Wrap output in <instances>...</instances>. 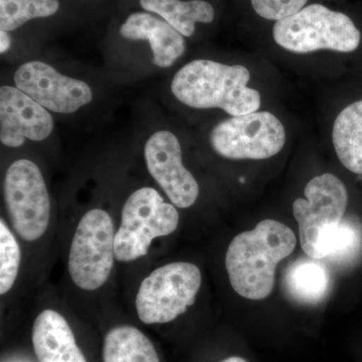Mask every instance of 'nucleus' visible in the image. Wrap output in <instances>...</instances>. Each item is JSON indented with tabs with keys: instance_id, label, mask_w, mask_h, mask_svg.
Returning <instances> with one entry per match:
<instances>
[{
	"instance_id": "f257e3e1",
	"label": "nucleus",
	"mask_w": 362,
	"mask_h": 362,
	"mask_svg": "<svg viewBox=\"0 0 362 362\" xmlns=\"http://www.w3.org/2000/svg\"><path fill=\"white\" fill-rule=\"evenodd\" d=\"M296 242L289 226L274 220L262 221L254 230L238 235L226 255L233 289L246 299H265L273 291L278 264L292 254Z\"/></svg>"
},
{
	"instance_id": "f03ea898",
	"label": "nucleus",
	"mask_w": 362,
	"mask_h": 362,
	"mask_svg": "<svg viewBox=\"0 0 362 362\" xmlns=\"http://www.w3.org/2000/svg\"><path fill=\"white\" fill-rule=\"evenodd\" d=\"M250 78L246 66L195 59L175 74L171 90L178 101L192 108H220L230 116H240L261 107L258 90L247 87Z\"/></svg>"
},
{
	"instance_id": "7ed1b4c3",
	"label": "nucleus",
	"mask_w": 362,
	"mask_h": 362,
	"mask_svg": "<svg viewBox=\"0 0 362 362\" xmlns=\"http://www.w3.org/2000/svg\"><path fill=\"white\" fill-rule=\"evenodd\" d=\"M273 37L283 49L296 54L319 49L340 52L356 51L361 35L346 14L333 11L322 4H311L278 21Z\"/></svg>"
},
{
	"instance_id": "20e7f679",
	"label": "nucleus",
	"mask_w": 362,
	"mask_h": 362,
	"mask_svg": "<svg viewBox=\"0 0 362 362\" xmlns=\"http://www.w3.org/2000/svg\"><path fill=\"white\" fill-rule=\"evenodd\" d=\"M304 194L306 199H298L293 204L301 247L310 258L324 259L344 218L346 187L337 176L325 173L309 181Z\"/></svg>"
},
{
	"instance_id": "39448f33",
	"label": "nucleus",
	"mask_w": 362,
	"mask_h": 362,
	"mask_svg": "<svg viewBox=\"0 0 362 362\" xmlns=\"http://www.w3.org/2000/svg\"><path fill=\"white\" fill-rule=\"evenodd\" d=\"M178 225L176 206L164 202L156 189L146 187L135 190L124 204L116 232L117 261L129 263L143 258L154 240L175 233Z\"/></svg>"
},
{
	"instance_id": "423d86ee",
	"label": "nucleus",
	"mask_w": 362,
	"mask_h": 362,
	"mask_svg": "<svg viewBox=\"0 0 362 362\" xmlns=\"http://www.w3.org/2000/svg\"><path fill=\"white\" fill-rule=\"evenodd\" d=\"M199 267L175 262L150 273L138 289L135 307L138 318L147 325L175 320L194 304L201 289Z\"/></svg>"
},
{
	"instance_id": "0eeeda50",
	"label": "nucleus",
	"mask_w": 362,
	"mask_h": 362,
	"mask_svg": "<svg viewBox=\"0 0 362 362\" xmlns=\"http://www.w3.org/2000/svg\"><path fill=\"white\" fill-rule=\"evenodd\" d=\"M115 226L110 214L90 209L78 221L69 252L68 270L74 284L94 291L107 282L115 257Z\"/></svg>"
},
{
	"instance_id": "6e6552de",
	"label": "nucleus",
	"mask_w": 362,
	"mask_h": 362,
	"mask_svg": "<svg viewBox=\"0 0 362 362\" xmlns=\"http://www.w3.org/2000/svg\"><path fill=\"white\" fill-rule=\"evenodd\" d=\"M4 201L11 226L25 242L40 240L51 220V199L35 162L18 159L4 177Z\"/></svg>"
},
{
	"instance_id": "1a4fd4ad",
	"label": "nucleus",
	"mask_w": 362,
	"mask_h": 362,
	"mask_svg": "<svg viewBox=\"0 0 362 362\" xmlns=\"http://www.w3.org/2000/svg\"><path fill=\"white\" fill-rule=\"evenodd\" d=\"M284 126L270 112H252L232 116L211 131V143L218 156L228 159L262 160L284 147Z\"/></svg>"
},
{
	"instance_id": "9d476101",
	"label": "nucleus",
	"mask_w": 362,
	"mask_h": 362,
	"mask_svg": "<svg viewBox=\"0 0 362 362\" xmlns=\"http://www.w3.org/2000/svg\"><path fill=\"white\" fill-rule=\"evenodd\" d=\"M14 84L49 111L71 114L90 104L92 89L40 61L23 64L14 73Z\"/></svg>"
},
{
	"instance_id": "9b49d317",
	"label": "nucleus",
	"mask_w": 362,
	"mask_h": 362,
	"mask_svg": "<svg viewBox=\"0 0 362 362\" xmlns=\"http://www.w3.org/2000/svg\"><path fill=\"white\" fill-rule=\"evenodd\" d=\"M145 162L150 175L176 207L194 206L199 187L194 175L182 164L180 140L169 131H157L144 147Z\"/></svg>"
},
{
	"instance_id": "f8f14e48",
	"label": "nucleus",
	"mask_w": 362,
	"mask_h": 362,
	"mask_svg": "<svg viewBox=\"0 0 362 362\" xmlns=\"http://www.w3.org/2000/svg\"><path fill=\"white\" fill-rule=\"evenodd\" d=\"M54 127L51 113L33 98L16 87L0 88V141L4 146L16 148L25 139L44 141Z\"/></svg>"
},
{
	"instance_id": "ddd939ff",
	"label": "nucleus",
	"mask_w": 362,
	"mask_h": 362,
	"mask_svg": "<svg viewBox=\"0 0 362 362\" xmlns=\"http://www.w3.org/2000/svg\"><path fill=\"white\" fill-rule=\"evenodd\" d=\"M124 39L148 42L153 63L162 69L169 68L185 54L183 35L163 18L149 13L130 14L120 28Z\"/></svg>"
},
{
	"instance_id": "4468645a",
	"label": "nucleus",
	"mask_w": 362,
	"mask_h": 362,
	"mask_svg": "<svg viewBox=\"0 0 362 362\" xmlns=\"http://www.w3.org/2000/svg\"><path fill=\"white\" fill-rule=\"evenodd\" d=\"M33 345L39 362H87L68 321L52 309L35 318Z\"/></svg>"
},
{
	"instance_id": "2eb2a0df",
	"label": "nucleus",
	"mask_w": 362,
	"mask_h": 362,
	"mask_svg": "<svg viewBox=\"0 0 362 362\" xmlns=\"http://www.w3.org/2000/svg\"><path fill=\"white\" fill-rule=\"evenodd\" d=\"M330 284L327 267L310 257L298 259L284 275L286 291L299 303H320L327 297Z\"/></svg>"
},
{
	"instance_id": "dca6fc26",
	"label": "nucleus",
	"mask_w": 362,
	"mask_h": 362,
	"mask_svg": "<svg viewBox=\"0 0 362 362\" xmlns=\"http://www.w3.org/2000/svg\"><path fill=\"white\" fill-rule=\"evenodd\" d=\"M333 145L340 162L351 173L362 175V101L340 112L333 126Z\"/></svg>"
},
{
	"instance_id": "f3484780",
	"label": "nucleus",
	"mask_w": 362,
	"mask_h": 362,
	"mask_svg": "<svg viewBox=\"0 0 362 362\" xmlns=\"http://www.w3.org/2000/svg\"><path fill=\"white\" fill-rule=\"evenodd\" d=\"M103 362H160L153 343L138 328L120 325L105 337Z\"/></svg>"
},
{
	"instance_id": "a211bd4d",
	"label": "nucleus",
	"mask_w": 362,
	"mask_h": 362,
	"mask_svg": "<svg viewBox=\"0 0 362 362\" xmlns=\"http://www.w3.org/2000/svg\"><path fill=\"white\" fill-rule=\"evenodd\" d=\"M140 6L168 21L183 37H192L197 23H211L214 18L213 6L204 0H140Z\"/></svg>"
},
{
	"instance_id": "6ab92c4d",
	"label": "nucleus",
	"mask_w": 362,
	"mask_h": 362,
	"mask_svg": "<svg viewBox=\"0 0 362 362\" xmlns=\"http://www.w3.org/2000/svg\"><path fill=\"white\" fill-rule=\"evenodd\" d=\"M59 0H0V30L13 32L37 18L58 13Z\"/></svg>"
},
{
	"instance_id": "aec40b11",
	"label": "nucleus",
	"mask_w": 362,
	"mask_h": 362,
	"mask_svg": "<svg viewBox=\"0 0 362 362\" xmlns=\"http://www.w3.org/2000/svg\"><path fill=\"white\" fill-rule=\"evenodd\" d=\"M362 252V228L356 223L344 220L331 240L324 259L339 267L351 265Z\"/></svg>"
},
{
	"instance_id": "412c9836",
	"label": "nucleus",
	"mask_w": 362,
	"mask_h": 362,
	"mask_svg": "<svg viewBox=\"0 0 362 362\" xmlns=\"http://www.w3.org/2000/svg\"><path fill=\"white\" fill-rule=\"evenodd\" d=\"M21 262L20 245L4 218L0 220V294L11 291Z\"/></svg>"
},
{
	"instance_id": "4be33fe9",
	"label": "nucleus",
	"mask_w": 362,
	"mask_h": 362,
	"mask_svg": "<svg viewBox=\"0 0 362 362\" xmlns=\"http://www.w3.org/2000/svg\"><path fill=\"white\" fill-rule=\"evenodd\" d=\"M308 0H251L252 8L261 18L281 21L301 11Z\"/></svg>"
},
{
	"instance_id": "5701e85b",
	"label": "nucleus",
	"mask_w": 362,
	"mask_h": 362,
	"mask_svg": "<svg viewBox=\"0 0 362 362\" xmlns=\"http://www.w3.org/2000/svg\"><path fill=\"white\" fill-rule=\"evenodd\" d=\"M11 45V37L8 32L6 30H0V52L2 54H6Z\"/></svg>"
},
{
	"instance_id": "b1692460",
	"label": "nucleus",
	"mask_w": 362,
	"mask_h": 362,
	"mask_svg": "<svg viewBox=\"0 0 362 362\" xmlns=\"http://www.w3.org/2000/svg\"><path fill=\"white\" fill-rule=\"evenodd\" d=\"M220 362H249L247 361L246 358H244V357L242 356H228L226 357V358L223 359V361Z\"/></svg>"
}]
</instances>
